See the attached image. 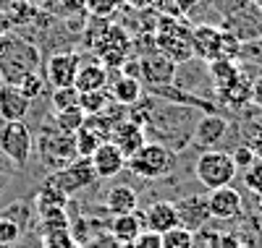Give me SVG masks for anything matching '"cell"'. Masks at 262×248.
I'll return each instance as SVG.
<instances>
[{
    "instance_id": "44",
    "label": "cell",
    "mask_w": 262,
    "mask_h": 248,
    "mask_svg": "<svg viewBox=\"0 0 262 248\" xmlns=\"http://www.w3.org/2000/svg\"><path fill=\"white\" fill-rule=\"evenodd\" d=\"M252 102H254L257 107H262V76L252 84Z\"/></svg>"
},
{
    "instance_id": "13",
    "label": "cell",
    "mask_w": 262,
    "mask_h": 248,
    "mask_svg": "<svg viewBox=\"0 0 262 248\" xmlns=\"http://www.w3.org/2000/svg\"><path fill=\"white\" fill-rule=\"evenodd\" d=\"M176 214H179V228L189 230V233H196L202 230L207 219H210V209H207V199L205 196H189V199H181L176 204Z\"/></svg>"
},
{
    "instance_id": "17",
    "label": "cell",
    "mask_w": 262,
    "mask_h": 248,
    "mask_svg": "<svg viewBox=\"0 0 262 248\" xmlns=\"http://www.w3.org/2000/svg\"><path fill=\"white\" fill-rule=\"evenodd\" d=\"M173 228H179L176 204H173V201H155L144 214V230H152V233L163 235Z\"/></svg>"
},
{
    "instance_id": "39",
    "label": "cell",
    "mask_w": 262,
    "mask_h": 248,
    "mask_svg": "<svg viewBox=\"0 0 262 248\" xmlns=\"http://www.w3.org/2000/svg\"><path fill=\"white\" fill-rule=\"evenodd\" d=\"M126 248H163V235L152 233V230H142L137 235V240L131 245H126Z\"/></svg>"
},
{
    "instance_id": "11",
    "label": "cell",
    "mask_w": 262,
    "mask_h": 248,
    "mask_svg": "<svg viewBox=\"0 0 262 248\" xmlns=\"http://www.w3.org/2000/svg\"><path fill=\"white\" fill-rule=\"evenodd\" d=\"M173 73H176V63L165 58L163 53H152L139 58V81L144 79V86L158 89L173 84Z\"/></svg>"
},
{
    "instance_id": "20",
    "label": "cell",
    "mask_w": 262,
    "mask_h": 248,
    "mask_svg": "<svg viewBox=\"0 0 262 248\" xmlns=\"http://www.w3.org/2000/svg\"><path fill=\"white\" fill-rule=\"evenodd\" d=\"M71 204V196H66L50 178H45V183L39 186L37 196H34V209L37 217L50 214V212H66V207Z\"/></svg>"
},
{
    "instance_id": "42",
    "label": "cell",
    "mask_w": 262,
    "mask_h": 248,
    "mask_svg": "<svg viewBox=\"0 0 262 248\" xmlns=\"http://www.w3.org/2000/svg\"><path fill=\"white\" fill-rule=\"evenodd\" d=\"M81 248H123V245H118L111 233H100V235H95L90 243H84Z\"/></svg>"
},
{
    "instance_id": "29",
    "label": "cell",
    "mask_w": 262,
    "mask_h": 248,
    "mask_svg": "<svg viewBox=\"0 0 262 248\" xmlns=\"http://www.w3.org/2000/svg\"><path fill=\"white\" fill-rule=\"evenodd\" d=\"M69 214L66 212H50V214H42L39 217V238L42 235H53V233H66L69 230Z\"/></svg>"
},
{
    "instance_id": "22",
    "label": "cell",
    "mask_w": 262,
    "mask_h": 248,
    "mask_svg": "<svg viewBox=\"0 0 262 248\" xmlns=\"http://www.w3.org/2000/svg\"><path fill=\"white\" fill-rule=\"evenodd\" d=\"M102 207L107 214H128V212H137L139 207V196L137 191L131 188V186H116L105 193V201H102Z\"/></svg>"
},
{
    "instance_id": "46",
    "label": "cell",
    "mask_w": 262,
    "mask_h": 248,
    "mask_svg": "<svg viewBox=\"0 0 262 248\" xmlns=\"http://www.w3.org/2000/svg\"><path fill=\"white\" fill-rule=\"evenodd\" d=\"M126 3H128V6H134V8H139V11H144V8L152 3V0H126Z\"/></svg>"
},
{
    "instance_id": "18",
    "label": "cell",
    "mask_w": 262,
    "mask_h": 248,
    "mask_svg": "<svg viewBox=\"0 0 262 248\" xmlns=\"http://www.w3.org/2000/svg\"><path fill=\"white\" fill-rule=\"evenodd\" d=\"M144 230V217L137 212L128 214H116L111 222H107V233L116 238L118 245H131L137 240V235Z\"/></svg>"
},
{
    "instance_id": "32",
    "label": "cell",
    "mask_w": 262,
    "mask_h": 248,
    "mask_svg": "<svg viewBox=\"0 0 262 248\" xmlns=\"http://www.w3.org/2000/svg\"><path fill=\"white\" fill-rule=\"evenodd\" d=\"M194 245V233L184 228H173L163 233V248H191Z\"/></svg>"
},
{
    "instance_id": "33",
    "label": "cell",
    "mask_w": 262,
    "mask_h": 248,
    "mask_svg": "<svg viewBox=\"0 0 262 248\" xmlns=\"http://www.w3.org/2000/svg\"><path fill=\"white\" fill-rule=\"evenodd\" d=\"M50 105H53V112H58V110H69V107H76V105H79V92H76L74 86H69V89H53Z\"/></svg>"
},
{
    "instance_id": "7",
    "label": "cell",
    "mask_w": 262,
    "mask_h": 248,
    "mask_svg": "<svg viewBox=\"0 0 262 248\" xmlns=\"http://www.w3.org/2000/svg\"><path fill=\"white\" fill-rule=\"evenodd\" d=\"M236 170L238 167L233 165L231 154L228 152H215V149H207L205 154H200V160L194 165L196 180H200L207 191L231 186V180L236 178Z\"/></svg>"
},
{
    "instance_id": "37",
    "label": "cell",
    "mask_w": 262,
    "mask_h": 248,
    "mask_svg": "<svg viewBox=\"0 0 262 248\" xmlns=\"http://www.w3.org/2000/svg\"><path fill=\"white\" fill-rule=\"evenodd\" d=\"M39 248H81V245L69 235V230H66V233L42 235V238H39Z\"/></svg>"
},
{
    "instance_id": "45",
    "label": "cell",
    "mask_w": 262,
    "mask_h": 248,
    "mask_svg": "<svg viewBox=\"0 0 262 248\" xmlns=\"http://www.w3.org/2000/svg\"><path fill=\"white\" fill-rule=\"evenodd\" d=\"M6 32H11V21H8L6 13H0V37H3Z\"/></svg>"
},
{
    "instance_id": "28",
    "label": "cell",
    "mask_w": 262,
    "mask_h": 248,
    "mask_svg": "<svg viewBox=\"0 0 262 248\" xmlns=\"http://www.w3.org/2000/svg\"><path fill=\"white\" fill-rule=\"evenodd\" d=\"M155 107H158L155 100H152V97H144V100L134 102L131 107H126V120L137 123L139 128H147L149 120H152V112H155Z\"/></svg>"
},
{
    "instance_id": "15",
    "label": "cell",
    "mask_w": 262,
    "mask_h": 248,
    "mask_svg": "<svg viewBox=\"0 0 262 248\" xmlns=\"http://www.w3.org/2000/svg\"><path fill=\"white\" fill-rule=\"evenodd\" d=\"M107 141L116 144V146L121 149V154L128 160L131 154L139 152V149L147 144V131H144V128H139L137 123H131V120H121V123H116V126H113L111 139H107Z\"/></svg>"
},
{
    "instance_id": "2",
    "label": "cell",
    "mask_w": 262,
    "mask_h": 248,
    "mask_svg": "<svg viewBox=\"0 0 262 248\" xmlns=\"http://www.w3.org/2000/svg\"><path fill=\"white\" fill-rule=\"evenodd\" d=\"M191 50H194V58H200L205 63L221 60V58L236 60L238 53H242V42L215 24H200L191 29Z\"/></svg>"
},
{
    "instance_id": "6",
    "label": "cell",
    "mask_w": 262,
    "mask_h": 248,
    "mask_svg": "<svg viewBox=\"0 0 262 248\" xmlns=\"http://www.w3.org/2000/svg\"><path fill=\"white\" fill-rule=\"evenodd\" d=\"M173 165H176L173 162V152L165 149L163 144H155V141H147L139 152H134L126 160V167L137 178H144V180L165 178L173 170Z\"/></svg>"
},
{
    "instance_id": "5",
    "label": "cell",
    "mask_w": 262,
    "mask_h": 248,
    "mask_svg": "<svg viewBox=\"0 0 262 248\" xmlns=\"http://www.w3.org/2000/svg\"><path fill=\"white\" fill-rule=\"evenodd\" d=\"M34 149L39 154V162L45 165L50 172L69 167L76 160V141L71 133H63L55 126H45L39 131V136L34 139Z\"/></svg>"
},
{
    "instance_id": "25",
    "label": "cell",
    "mask_w": 262,
    "mask_h": 248,
    "mask_svg": "<svg viewBox=\"0 0 262 248\" xmlns=\"http://www.w3.org/2000/svg\"><path fill=\"white\" fill-rule=\"evenodd\" d=\"M84 110L76 105V107H69V110H58V112H53V126L58 128V131H63V133H74L81 128V123H84Z\"/></svg>"
},
{
    "instance_id": "41",
    "label": "cell",
    "mask_w": 262,
    "mask_h": 248,
    "mask_svg": "<svg viewBox=\"0 0 262 248\" xmlns=\"http://www.w3.org/2000/svg\"><path fill=\"white\" fill-rule=\"evenodd\" d=\"M217 238H221V233L202 228V230L194 233V245H191V248H215V245H217Z\"/></svg>"
},
{
    "instance_id": "34",
    "label": "cell",
    "mask_w": 262,
    "mask_h": 248,
    "mask_svg": "<svg viewBox=\"0 0 262 248\" xmlns=\"http://www.w3.org/2000/svg\"><path fill=\"white\" fill-rule=\"evenodd\" d=\"M18 238H21V228L13 219L0 214V248H11Z\"/></svg>"
},
{
    "instance_id": "14",
    "label": "cell",
    "mask_w": 262,
    "mask_h": 248,
    "mask_svg": "<svg viewBox=\"0 0 262 248\" xmlns=\"http://www.w3.org/2000/svg\"><path fill=\"white\" fill-rule=\"evenodd\" d=\"M226 133H228V120L223 115H217V112H205V115L196 120L191 139H194V144L210 149L215 144H221Z\"/></svg>"
},
{
    "instance_id": "30",
    "label": "cell",
    "mask_w": 262,
    "mask_h": 248,
    "mask_svg": "<svg viewBox=\"0 0 262 248\" xmlns=\"http://www.w3.org/2000/svg\"><path fill=\"white\" fill-rule=\"evenodd\" d=\"M118 8H121V0H84V11H90L92 18H102V21H111Z\"/></svg>"
},
{
    "instance_id": "49",
    "label": "cell",
    "mask_w": 262,
    "mask_h": 248,
    "mask_svg": "<svg viewBox=\"0 0 262 248\" xmlns=\"http://www.w3.org/2000/svg\"><path fill=\"white\" fill-rule=\"evenodd\" d=\"M252 6H254V8H259V11H262V0H252Z\"/></svg>"
},
{
    "instance_id": "36",
    "label": "cell",
    "mask_w": 262,
    "mask_h": 248,
    "mask_svg": "<svg viewBox=\"0 0 262 248\" xmlns=\"http://www.w3.org/2000/svg\"><path fill=\"white\" fill-rule=\"evenodd\" d=\"M252 6V0H212V8L221 13L223 18H231L236 13H242Z\"/></svg>"
},
{
    "instance_id": "31",
    "label": "cell",
    "mask_w": 262,
    "mask_h": 248,
    "mask_svg": "<svg viewBox=\"0 0 262 248\" xmlns=\"http://www.w3.org/2000/svg\"><path fill=\"white\" fill-rule=\"evenodd\" d=\"M16 89L32 102V100H37L42 92H45V79H42L39 73H27L24 79L16 84Z\"/></svg>"
},
{
    "instance_id": "16",
    "label": "cell",
    "mask_w": 262,
    "mask_h": 248,
    "mask_svg": "<svg viewBox=\"0 0 262 248\" xmlns=\"http://www.w3.org/2000/svg\"><path fill=\"white\" fill-rule=\"evenodd\" d=\"M92 160V167L97 172V178H116L123 167H126V157L121 154V149L111 141H102L95 154L90 157Z\"/></svg>"
},
{
    "instance_id": "47",
    "label": "cell",
    "mask_w": 262,
    "mask_h": 248,
    "mask_svg": "<svg viewBox=\"0 0 262 248\" xmlns=\"http://www.w3.org/2000/svg\"><path fill=\"white\" fill-rule=\"evenodd\" d=\"M6 162H8V160L3 157V152H0V170H6Z\"/></svg>"
},
{
    "instance_id": "1",
    "label": "cell",
    "mask_w": 262,
    "mask_h": 248,
    "mask_svg": "<svg viewBox=\"0 0 262 248\" xmlns=\"http://www.w3.org/2000/svg\"><path fill=\"white\" fill-rule=\"evenodd\" d=\"M39 44L29 42L16 32H6L0 37V79L3 84L16 86L27 73H37L39 68Z\"/></svg>"
},
{
    "instance_id": "23",
    "label": "cell",
    "mask_w": 262,
    "mask_h": 248,
    "mask_svg": "<svg viewBox=\"0 0 262 248\" xmlns=\"http://www.w3.org/2000/svg\"><path fill=\"white\" fill-rule=\"evenodd\" d=\"M142 92H144V86L134 76L121 73L118 79H111V97H113V102H118L123 107H131L134 102H139L142 100Z\"/></svg>"
},
{
    "instance_id": "43",
    "label": "cell",
    "mask_w": 262,
    "mask_h": 248,
    "mask_svg": "<svg viewBox=\"0 0 262 248\" xmlns=\"http://www.w3.org/2000/svg\"><path fill=\"white\" fill-rule=\"evenodd\" d=\"M215 248H244V245H242V240H238L236 235H221Z\"/></svg>"
},
{
    "instance_id": "19",
    "label": "cell",
    "mask_w": 262,
    "mask_h": 248,
    "mask_svg": "<svg viewBox=\"0 0 262 248\" xmlns=\"http://www.w3.org/2000/svg\"><path fill=\"white\" fill-rule=\"evenodd\" d=\"M32 102L18 92L16 86L11 84H3L0 86V118L6 123H13V120H24L27 112H29Z\"/></svg>"
},
{
    "instance_id": "3",
    "label": "cell",
    "mask_w": 262,
    "mask_h": 248,
    "mask_svg": "<svg viewBox=\"0 0 262 248\" xmlns=\"http://www.w3.org/2000/svg\"><path fill=\"white\" fill-rule=\"evenodd\" d=\"M90 50L95 53L97 63H102L107 71H118L121 65L131 58V37L123 27L107 21L102 32L90 37Z\"/></svg>"
},
{
    "instance_id": "10",
    "label": "cell",
    "mask_w": 262,
    "mask_h": 248,
    "mask_svg": "<svg viewBox=\"0 0 262 248\" xmlns=\"http://www.w3.org/2000/svg\"><path fill=\"white\" fill-rule=\"evenodd\" d=\"M79 65H81V58L71 50L53 53V55L45 58V81L53 89H69L76 81Z\"/></svg>"
},
{
    "instance_id": "51",
    "label": "cell",
    "mask_w": 262,
    "mask_h": 248,
    "mask_svg": "<svg viewBox=\"0 0 262 248\" xmlns=\"http://www.w3.org/2000/svg\"><path fill=\"white\" fill-rule=\"evenodd\" d=\"M123 248H126V245H123Z\"/></svg>"
},
{
    "instance_id": "35",
    "label": "cell",
    "mask_w": 262,
    "mask_h": 248,
    "mask_svg": "<svg viewBox=\"0 0 262 248\" xmlns=\"http://www.w3.org/2000/svg\"><path fill=\"white\" fill-rule=\"evenodd\" d=\"M244 186H247L254 196H262V160H254V162L244 170Z\"/></svg>"
},
{
    "instance_id": "21",
    "label": "cell",
    "mask_w": 262,
    "mask_h": 248,
    "mask_svg": "<svg viewBox=\"0 0 262 248\" xmlns=\"http://www.w3.org/2000/svg\"><path fill=\"white\" fill-rule=\"evenodd\" d=\"M111 79H107V68L102 63H86V65H79V73H76V81H74V89L79 94H86V92H100V89H107Z\"/></svg>"
},
{
    "instance_id": "26",
    "label": "cell",
    "mask_w": 262,
    "mask_h": 248,
    "mask_svg": "<svg viewBox=\"0 0 262 248\" xmlns=\"http://www.w3.org/2000/svg\"><path fill=\"white\" fill-rule=\"evenodd\" d=\"M111 102H113V97H111V92H107V89L79 94V107L84 110V115H102Z\"/></svg>"
},
{
    "instance_id": "38",
    "label": "cell",
    "mask_w": 262,
    "mask_h": 248,
    "mask_svg": "<svg viewBox=\"0 0 262 248\" xmlns=\"http://www.w3.org/2000/svg\"><path fill=\"white\" fill-rule=\"evenodd\" d=\"M247 146L254 152L257 160H262V123H252L247 128Z\"/></svg>"
},
{
    "instance_id": "50",
    "label": "cell",
    "mask_w": 262,
    "mask_h": 248,
    "mask_svg": "<svg viewBox=\"0 0 262 248\" xmlns=\"http://www.w3.org/2000/svg\"><path fill=\"white\" fill-rule=\"evenodd\" d=\"M0 86H3V79H0Z\"/></svg>"
},
{
    "instance_id": "40",
    "label": "cell",
    "mask_w": 262,
    "mask_h": 248,
    "mask_svg": "<svg viewBox=\"0 0 262 248\" xmlns=\"http://www.w3.org/2000/svg\"><path fill=\"white\" fill-rule=\"evenodd\" d=\"M231 160H233V165L236 167H242V170H247L254 160H257V157H254V152L247 146V144H242V146H236L233 152H231Z\"/></svg>"
},
{
    "instance_id": "8",
    "label": "cell",
    "mask_w": 262,
    "mask_h": 248,
    "mask_svg": "<svg viewBox=\"0 0 262 248\" xmlns=\"http://www.w3.org/2000/svg\"><path fill=\"white\" fill-rule=\"evenodd\" d=\"M0 152L13 167H24L34 152V136L24 120H13L0 128Z\"/></svg>"
},
{
    "instance_id": "24",
    "label": "cell",
    "mask_w": 262,
    "mask_h": 248,
    "mask_svg": "<svg viewBox=\"0 0 262 248\" xmlns=\"http://www.w3.org/2000/svg\"><path fill=\"white\" fill-rule=\"evenodd\" d=\"M217 100H221L223 105H233V107H242L247 102H252V86L244 76H238L233 84H228L226 89H221V92H215Z\"/></svg>"
},
{
    "instance_id": "27",
    "label": "cell",
    "mask_w": 262,
    "mask_h": 248,
    "mask_svg": "<svg viewBox=\"0 0 262 248\" xmlns=\"http://www.w3.org/2000/svg\"><path fill=\"white\" fill-rule=\"evenodd\" d=\"M102 230H100V222L97 219H86V217H76V219H71V225H69V235L79 243V245H84V243H90L95 235H100Z\"/></svg>"
},
{
    "instance_id": "9",
    "label": "cell",
    "mask_w": 262,
    "mask_h": 248,
    "mask_svg": "<svg viewBox=\"0 0 262 248\" xmlns=\"http://www.w3.org/2000/svg\"><path fill=\"white\" fill-rule=\"evenodd\" d=\"M48 178L53 180V183H55L66 196H74L76 191H81V188H86L90 183H95L97 172H95V167H92L90 157H76L69 167L55 170V172H50Z\"/></svg>"
},
{
    "instance_id": "12",
    "label": "cell",
    "mask_w": 262,
    "mask_h": 248,
    "mask_svg": "<svg viewBox=\"0 0 262 248\" xmlns=\"http://www.w3.org/2000/svg\"><path fill=\"white\" fill-rule=\"evenodd\" d=\"M205 199H207V209L212 219H233L242 214V193L231 186L215 188Z\"/></svg>"
},
{
    "instance_id": "48",
    "label": "cell",
    "mask_w": 262,
    "mask_h": 248,
    "mask_svg": "<svg viewBox=\"0 0 262 248\" xmlns=\"http://www.w3.org/2000/svg\"><path fill=\"white\" fill-rule=\"evenodd\" d=\"M257 212H259V217H262V196H257Z\"/></svg>"
},
{
    "instance_id": "4",
    "label": "cell",
    "mask_w": 262,
    "mask_h": 248,
    "mask_svg": "<svg viewBox=\"0 0 262 248\" xmlns=\"http://www.w3.org/2000/svg\"><path fill=\"white\" fill-rule=\"evenodd\" d=\"M155 44H158V53L170 58L176 65L194 58V50H191V27L186 24V21H181V18L160 16L158 24H155Z\"/></svg>"
}]
</instances>
